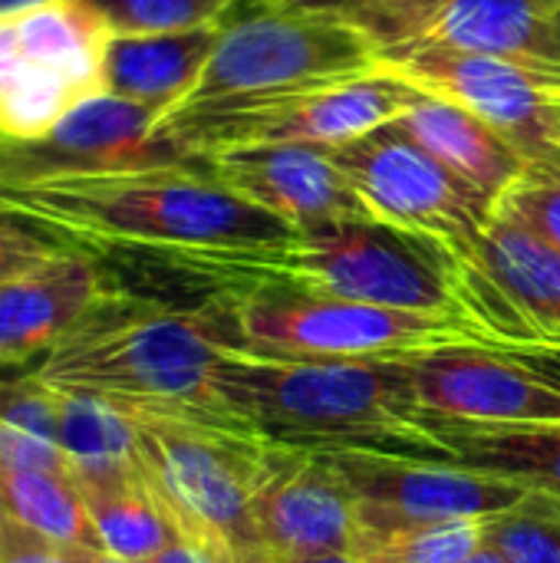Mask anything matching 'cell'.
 I'll return each instance as SVG.
<instances>
[{
    "instance_id": "1",
    "label": "cell",
    "mask_w": 560,
    "mask_h": 563,
    "mask_svg": "<svg viewBox=\"0 0 560 563\" xmlns=\"http://www.w3.org/2000/svg\"><path fill=\"white\" fill-rule=\"evenodd\" d=\"M0 208L66 247L102 261L116 280L201 290L205 303L261 287L297 228L198 168L0 185Z\"/></svg>"
},
{
    "instance_id": "2",
    "label": "cell",
    "mask_w": 560,
    "mask_h": 563,
    "mask_svg": "<svg viewBox=\"0 0 560 563\" xmlns=\"http://www.w3.org/2000/svg\"><path fill=\"white\" fill-rule=\"evenodd\" d=\"M211 389L228 412L271 442L452 465L446 445L416 426L419 402L406 356L314 360L228 350Z\"/></svg>"
},
{
    "instance_id": "3",
    "label": "cell",
    "mask_w": 560,
    "mask_h": 563,
    "mask_svg": "<svg viewBox=\"0 0 560 563\" xmlns=\"http://www.w3.org/2000/svg\"><path fill=\"white\" fill-rule=\"evenodd\" d=\"M228 350L208 303L172 307L122 290L30 373L59 393L96 396L125 416L248 426L211 389Z\"/></svg>"
},
{
    "instance_id": "4",
    "label": "cell",
    "mask_w": 560,
    "mask_h": 563,
    "mask_svg": "<svg viewBox=\"0 0 560 563\" xmlns=\"http://www.w3.org/2000/svg\"><path fill=\"white\" fill-rule=\"evenodd\" d=\"M267 284L482 327L469 264L442 241L380 218H343L297 231L274 257Z\"/></svg>"
},
{
    "instance_id": "5",
    "label": "cell",
    "mask_w": 560,
    "mask_h": 563,
    "mask_svg": "<svg viewBox=\"0 0 560 563\" xmlns=\"http://www.w3.org/2000/svg\"><path fill=\"white\" fill-rule=\"evenodd\" d=\"M231 350L314 360H399L442 346H498V340L459 317H432L261 284L208 300Z\"/></svg>"
},
{
    "instance_id": "6",
    "label": "cell",
    "mask_w": 560,
    "mask_h": 563,
    "mask_svg": "<svg viewBox=\"0 0 560 563\" xmlns=\"http://www.w3.org/2000/svg\"><path fill=\"white\" fill-rule=\"evenodd\" d=\"M129 419L139 435V462L182 538L211 551L218 563H267L254 525V495L271 462V439L251 426Z\"/></svg>"
},
{
    "instance_id": "7",
    "label": "cell",
    "mask_w": 560,
    "mask_h": 563,
    "mask_svg": "<svg viewBox=\"0 0 560 563\" xmlns=\"http://www.w3.org/2000/svg\"><path fill=\"white\" fill-rule=\"evenodd\" d=\"M380 69L376 43L343 20L228 13L195 89L168 112L234 109Z\"/></svg>"
},
{
    "instance_id": "8",
    "label": "cell",
    "mask_w": 560,
    "mask_h": 563,
    "mask_svg": "<svg viewBox=\"0 0 560 563\" xmlns=\"http://www.w3.org/2000/svg\"><path fill=\"white\" fill-rule=\"evenodd\" d=\"M109 23L86 0L0 16V139L30 142L106 92Z\"/></svg>"
},
{
    "instance_id": "9",
    "label": "cell",
    "mask_w": 560,
    "mask_h": 563,
    "mask_svg": "<svg viewBox=\"0 0 560 563\" xmlns=\"http://www.w3.org/2000/svg\"><path fill=\"white\" fill-rule=\"evenodd\" d=\"M416 96V86L403 82L399 76L380 66L366 76L234 109L165 112L158 119V129L195 158H208L215 152L238 145L300 142L337 148L399 119Z\"/></svg>"
},
{
    "instance_id": "10",
    "label": "cell",
    "mask_w": 560,
    "mask_h": 563,
    "mask_svg": "<svg viewBox=\"0 0 560 563\" xmlns=\"http://www.w3.org/2000/svg\"><path fill=\"white\" fill-rule=\"evenodd\" d=\"M337 165L370 205L373 218L426 234L465 264L498 211V201L422 148L399 119L333 148Z\"/></svg>"
},
{
    "instance_id": "11",
    "label": "cell",
    "mask_w": 560,
    "mask_h": 563,
    "mask_svg": "<svg viewBox=\"0 0 560 563\" xmlns=\"http://www.w3.org/2000/svg\"><path fill=\"white\" fill-rule=\"evenodd\" d=\"M380 66L419 92L449 99L479 115L525 155L531 172L560 168L558 69L446 46L389 49L380 53Z\"/></svg>"
},
{
    "instance_id": "12",
    "label": "cell",
    "mask_w": 560,
    "mask_h": 563,
    "mask_svg": "<svg viewBox=\"0 0 560 563\" xmlns=\"http://www.w3.org/2000/svg\"><path fill=\"white\" fill-rule=\"evenodd\" d=\"M158 119L162 112L142 102L99 92L66 112L40 139H0V185H40L205 165V158H195L178 142H172L158 129Z\"/></svg>"
},
{
    "instance_id": "13",
    "label": "cell",
    "mask_w": 560,
    "mask_h": 563,
    "mask_svg": "<svg viewBox=\"0 0 560 563\" xmlns=\"http://www.w3.org/2000/svg\"><path fill=\"white\" fill-rule=\"evenodd\" d=\"M356 30L380 53L446 46L558 69L560 0H396Z\"/></svg>"
},
{
    "instance_id": "14",
    "label": "cell",
    "mask_w": 560,
    "mask_h": 563,
    "mask_svg": "<svg viewBox=\"0 0 560 563\" xmlns=\"http://www.w3.org/2000/svg\"><path fill=\"white\" fill-rule=\"evenodd\" d=\"M356 498V525H413L488 518L531 488L459 465L413 462L376 452H327Z\"/></svg>"
},
{
    "instance_id": "15",
    "label": "cell",
    "mask_w": 560,
    "mask_h": 563,
    "mask_svg": "<svg viewBox=\"0 0 560 563\" xmlns=\"http://www.w3.org/2000/svg\"><path fill=\"white\" fill-rule=\"evenodd\" d=\"M406 363L422 409L475 422H560V379L515 350L442 346Z\"/></svg>"
},
{
    "instance_id": "16",
    "label": "cell",
    "mask_w": 560,
    "mask_h": 563,
    "mask_svg": "<svg viewBox=\"0 0 560 563\" xmlns=\"http://www.w3.org/2000/svg\"><path fill=\"white\" fill-rule=\"evenodd\" d=\"M254 525L267 563L350 551L356 498L327 452L271 442V462L254 495Z\"/></svg>"
},
{
    "instance_id": "17",
    "label": "cell",
    "mask_w": 560,
    "mask_h": 563,
    "mask_svg": "<svg viewBox=\"0 0 560 563\" xmlns=\"http://www.w3.org/2000/svg\"><path fill=\"white\" fill-rule=\"evenodd\" d=\"M125 287L86 251L66 247L0 284V376L36 369L76 327Z\"/></svg>"
},
{
    "instance_id": "18",
    "label": "cell",
    "mask_w": 560,
    "mask_h": 563,
    "mask_svg": "<svg viewBox=\"0 0 560 563\" xmlns=\"http://www.w3.org/2000/svg\"><path fill=\"white\" fill-rule=\"evenodd\" d=\"M205 172L297 231L343 218H373L337 165L333 148L323 145H238L208 155Z\"/></svg>"
},
{
    "instance_id": "19",
    "label": "cell",
    "mask_w": 560,
    "mask_h": 563,
    "mask_svg": "<svg viewBox=\"0 0 560 563\" xmlns=\"http://www.w3.org/2000/svg\"><path fill=\"white\" fill-rule=\"evenodd\" d=\"M469 264L488 280L505 350H560V247L498 208Z\"/></svg>"
},
{
    "instance_id": "20",
    "label": "cell",
    "mask_w": 560,
    "mask_h": 563,
    "mask_svg": "<svg viewBox=\"0 0 560 563\" xmlns=\"http://www.w3.org/2000/svg\"><path fill=\"white\" fill-rule=\"evenodd\" d=\"M416 426L439 439L459 468L560 495V422H475L419 406Z\"/></svg>"
},
{
    "instance_id": "21",
    "label": "cell",
    "mask_w": 560,
    "mask_h": 563,
    "mask_svg": "<svg viewBox=\"0 0 560 563\" xmlns=\"http://www.w3.org/2000/svg\"><path fill=\"white\" fill-rule=\"evenodd\" d=\"M218 36L221 23L178 33H112L102 69L106 92L165 115L195 89Z\"/></svg>"
},
{
    "instance_id": "22",
    "label": "cell",
    "mask_w": 560,
    "mask_h": 563,
    "mask_svg": "<svg viewBox=\"0 0 560 563\" xmlns=\"http://www.w3.org/2000/svg\"><path fill=\"white\" fill-rule=\"evenodd\" d=\"M399 125L422 148H429L455 175L492 195L498 205L531 172V165L512 142H505L479 115L449 99L419 92L413 106L399 115Z\"/></svg>"
},
{
    "instance_id": "23",
    "label": "cell",
    "mask_w": 560,
    "mask_h": 563,
    "mask_svg": "<svg viewBox=\"0 0 560 563\" xmlns=\"http://www.w3.org/2000/svg\"><path fill=\"white\" fill-rule=\"evenodd\" d=\"M73 482L102 551L145 563L182 538L175 515L149 482L142 462L106 472H79Z\"/></svg>"
},
{
    "instance_id": "24",
    "label": "cell",
    "mask_w": 560,
    "mask_h": 563,
    "mask_svg": "<svg viewBox=\"0 0 560 563\" xmlns=\"http://www.w3.org/2000/svg\"><path fill=\"white\" fill-rule=\"evenodd\" d=\"M0 511L53 544L73 551H102L69 472L0 465Z\"/></svg>"
},
{
    "instance_id": "25",
    "label": "cell",
    "mask_w": 560,
    "mask_h": 563,
    "mask_svg": "<svg viewBox=\"0 0 560 563\" xmlns=\"http://www.w3.org/2000/svg\"><path fill=\"white\" fill-rule=\"evenodd\" d=\"M0 465L69 472L59 442V393L33 373L0 376Z\"/></svg>"
},
{
    "instance_id": "26",
    "label": "cell",
    "mask_w": 560,
    "mask_h": 563,
    "mask_svg": "<svg viewBox=\"0 0 560 563\" xmlns=\"http://www.w3.org/2000/svg\"><path fill=\"white\" fill-rule=\"evenodd\" d=\"M59 442L69 475L139 465L135 422L96 396L59 393Z\"/></svg>"
},
{
    "instance_id": "27",
    "label": "cell",
    "mask_w": 560,
    "mask_h": 563,
    "mask_svg": "<svg viewBox=\"0 0 560 563\" xmlns=\"http://www.w3.org/2000/svg\"><path fill=\"white\" fill-rule=\"evenodd\" d=\"M485 544L482 518L356 525L350 554L360 563H462Z\"/></svg>"
},
{
    "instance_id": "28",
    "label": "cell",
    "mask_w": 560,
    "mask_h": 563,
    "mask_svg": "<svg viewBox=\"0 0 560 563\" xmlns=\"http://www.w3.org/2000/svg\"><path fill=\"white\" fill-rule=\"evenodd\" d=\"M485 544L508 563H560V495L528 492L518 505L482 518Z\"/></svg>"
},
{
    "instance_id": "29",
    "label": "cell",
    "mask_w": 560,
    "mask_h": 563,
    "mask_svg": "<svg viewBox=\"0 0 560 563\" xmlns=\"http://www.w3.org/2000/svg\"><path fill=\"white\" fill-rule=\"evenodd\" d=\"M112 33H178L211 23L238 7V0H86Z\"/></svg>"
},
{
    "instance_id": "30",
    "label": "cell",
    "mask_w": 560,
    "mask_h": 563,
    "mask_svg": "<svg viewBox=\"0 0 560 563\" xmlns=\"http://www.w3.org/2000/svg\"><path fill=\"white\" fill-rule=\"evenodd\" d=\"M498 208H505L521 224H528L545 241H551L554 247H560V168H551V172H528L502 198Z\"/></svg>"
},
{
    "instance_id": "31",
    "label": "cell",
    "mask_w": 560,
    "mask_h": 563,
    "mask_svg": "<svg viewBox=\"0 0 560 563\" xmlns=\"http://www.w3.org/2000/svg\"><path fill=\"white\" fill-rule=\"evenodd\" d=\"M59 251H66L63 241L0 208V284L46 264Z\"/></svg>"
},
{
    "instance_id": "32",
    "label": "cell",
    "mask_w": 560,
    "mask_h": 563,
    "mask_svg": "<svg viewBox=\"0 0 560 563\" xmlns=\"http://www.w3.org/2000/svg\"><path fill=\"white\" fill-rule=\"evenodd\" d=\"M396 0H238L231 13H294V16H327L343 23H363Z\"/></svg>"
},
{
    "instance_id": "33",
    "label": "cell",
    "mask_w": 560,
    "mask_h": 563,
    "mask_svg": "<svg viewBox=\"0 0 560 563\" xmlns=\"http://www.w3.org/2000/svg\"><path fill=\"white\" fill-rule=\"evenodd\" d=\"M83 554L86 551L53 544L50 538L0 511V563H83Z\"/></svg>"
},
{
    "instance_id": "34",
    "label": "cell",
    "mask_w": 560,
    "mask_h": 563,
    "mask_svg": "<svg viewBox=\"0 0 560 563\" xmlns=\"http://www.w3.org/2000/svg\"><path fill=\"white\" fill-rule=\"evenodd\" d=\"M145 563H218V558L211 551H205L201 544H195L188 538H178L175 544H168L165 551H158L152 561Z\"/></svg>"
},
{
    "instance_id": "35",
    "label": "cell",
    "mask_w": 560,
    "mask_h": 563,
    "mask_svg": "<svg viewBox=\"0 0 560 563\" xmlns=\"http://www.w3.org/2000/svg\"><path fill=\"white\" fill-rule=\"evenodd\" d=\"M515 353H521L525 360H531L535 366H541L545 373L560 379V350H515Z\"/></svg>"
},
{
    "instance_id": "36",
    "label": "cell",
    "mask_w": 560,
    "mask_h": 563,
    "mask_svg": "<svg viewBox=\"0 0 560 563\" xmlns=\"http://www.w3.org/2000/svg\"><path fill=\"white\" fill-rule=\"evenodd\" d=\"M46 3H56V0H0V16L23 13V10H36V7H46Z\"/></svg>"
},
{
    "instance_id": "37",
    "label": "cell",
    "mask_w": 560,
    "mask_h": 563,
    "mask_svg": "<svg viewBox=\"0 0 560 563\" xmlns=\"http://www.w3.org/2000/svg\"><path fill=\"white\" fill-rule=\"evenodd\" d=\"M290 563H360L350 551H330V554H314V558H300Z\"/></svg>"
},
{
    "instance_id": "38",
    "label": "cell",
    "mask_w": 560,
    "mask_h": 563,
    "mask_svg": "<svg viewBox=\"0 0 560 563\" xmlns=\"http://www.w3.org/2000/svg\"><path fill=\"white\" fill-rule=\"evenodd\" d=\"M462 563H508V561H505V554H498L492 544H482L469 561H462Z\"/></svg>"
},
{
    "instance_id": "39",
    "label": "cell",
    "mask_w": 560,
    "mask_h": 563,
    "mask_svg": "<svg viewBox=\"0 0 560 563\" xmlns=\"http://www.w3.org/2000/svg\"><path fill=\"white\" fill-rule=\"evenodd\" d=\"M83 563H139V561H125V558H116L109 551H86L83 554Z\"/></svg>"
},
{
    "instance_id": "40",
    "label": "cell",
    "mask_w": 560,
    "mask_h": 563,
    "mask_svg": "<svg viewBox=\"0 0 560 563\" xmlns=\"http://www.w3.org/2000/svg\"><path fill=\"white\" fill-rule=\"evenodd\" d=\"M558 76H560V40H558Z\"/></svg>"
}]
</instances>
